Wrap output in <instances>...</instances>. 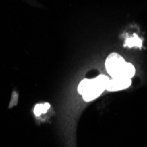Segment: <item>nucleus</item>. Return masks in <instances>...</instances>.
<instances>
[{"instance_id":"nucleus-1","label":"nucleus","mask_w":147,"mask_h":147,"mask_svg":"<svg viewBox=\"0 0 147 147\" xmlns=\"http://www.w3.org/2000/svg\"><path fill=\"white\" fill-rule=\"evenodd\" d=\"M109 80L110 79L105 75H100L94 79H92L91 86H89L87 92L84 95H82L84 100L91 101L98 98L104 92V90L107 89Z\"/></svg>"},{"instance_id":"nucleus-2","label":"nucleus","mask_w":147,"mask_h":147,"mask_svg":"<svg viewBox=\"0 0 147 147\" xmlns=\"http://www.w3.org/2000/svg\"><path fill=\"white\" fill-rule=\"evenodd\" d=\"M125 64V60L117 53H111L105 63L106 70L112 78L123 77V71Z\"/></svg>"},{"instance_id":"nucleus-3","label":"nucleus","mask_w":147,"mask_h":147,"mask_svg":"<svg viewBox=\"0 0 147 147\" xmlns=\"http://www.w3.org/2000/svg\"><path fill=\"white\" fill-rule=\"evenodd\" d=\"M130 85H131L130 78H123V77L112 78V79L109 80L106 90H108L109 92L119 91V90L128 88Z\"/></svg>"},{"instance_id":"nucleus-4","label":"nucleus","mask_w":147,"mask_h":147,"mask_svg":"<svg viewBox=\"0 0 147 147\" xmlns=\"http://www.w3.org/2000/svg\"><path fill=\"white\" fill-rule=\"evenodd\" d=\"M124 46L129 47V48H132V47L141 48L142 47V41L137 34H133L132 37H129V38L126 39Z\"/></svg>"},{"instance_id":"nucleus-5","label":"nucleus","mask_w":147,"mask_h":147,"mask_svg":"<svg viewBox=\"0 0 147 147\" xmlns=\"http://www.w3.org/2000/svg\"><path fill=\"white\" fill-rule=\"evenodd\" d=\"M91 83H92V79H87V78L83 79L78 86V92L79 94L84 95L85 93L87 92L89 86H91Z\"/></svg>"},{"instance_id":"nucleus-6","label":"nucleus","mask_w":147,"mask_h":147,"mask_svg":"<svg viewBox=\"0 0 147 147\" xmlns=\"http://www.w3.org/2000/svg\"><path fill=\"white\" fill-rule=\"evenodd\" d=\"M135 75V67L130 63H126L123 71V77L127 78H131Z\"/></svg>"},{"instance_id":"nucleus-7","label":"nucleus","mask_w":147,"mask_h":147,"mask_svg":"<svg viewBox=\"0 0 147 147\" xmlns=\"http://www.w3.org/2000/svg\"><path fill=\"white\" fill-rule=\"evenodd\" d=\"M50 108V105L49 103L44 104H37L34 109V112L36 116H40L42 114H44L48 111V109Z\"/></svg>"}]
</instances>
